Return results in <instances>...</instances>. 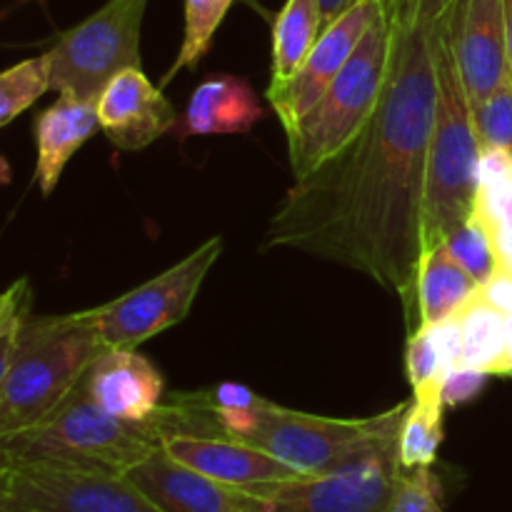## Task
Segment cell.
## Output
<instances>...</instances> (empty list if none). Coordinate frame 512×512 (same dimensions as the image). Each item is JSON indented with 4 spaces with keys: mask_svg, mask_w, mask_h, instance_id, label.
I'll return each instance as SVG.
<instances>
[{
    "mask_svg": "<svg viewBox=\"0 0 512 512\" xmlns=\"http://www.w3.org/2000/svg\"><path fill=\"white\" fill-rule=\"evenodd\" d=\"M83 383L93 403L123 423H150L165 400L163 375L138 350L105 348Z\"/></svg>",
    "mask_w": 512,
    "mask_h": 512,
    "instance_id": "obj_16",
    "label": "cell"
},
{
    "mask_svg": "<svg viewBox=\"0 0 512 512\" xmlns=\"http://www.w3.org/2000/svg\"><path fill=\"white\" fill-rule=\"evenodd\" d=\"M358 3V0H320V8H323V28L333 23L343 10H348L350 5ZM388 3V0H385Z\"/></svg>",
    "mask_w": 512,
    "mask_h": 512,
    "instance_id": "obj_33",
    "label": "cell"
},
{
    "mask_svg": "<svg viewBox=\"0 0 512 512\" xmlns=\"http://www.w3.org/2000/svg\"><path fill=\"white\" fill-rule=\"evenodd\" d=\"M25 320H28V318H20V320H15V323L10 325V328L5 330L3 335H0V385H3V380H5V373H8V368H10V360H13L15 350H18L20 330H23Z\"/></svg>",
    "mask_w": 512,
    "mask_h": 512,
    "instance_id": "obj_32",
    "label": "cell"
},
{
    "mask_svg": "<svg viewBox=\"0 0 512 512\" xmlns=\"http://www.w3.org/2000/svg\"><path fill=\"white\" fill-rule=\"evenodd\" d=\"M445 440V405L440 383L413 390L398 433V465L403 470L433 468Z\"/></svg>",
    "mask_w": 512,
    "mask_h": 512,
    "instance_id": "obj_22",
    "label": "cell"
},
{
    "mask_svg": "<svg viewBox=\"0 0 512 512\" xmlns=\"http://www.w3.org/2000/svg\"><path fill=\"white\" fill-rule=\"evenodd\" d=\"M470 110L480 150L493 148L512 153V80H503L488 98Z\"/></svg>",
    "mask_w": 512,
    "mask_h": 512,
    "instance_id": "obj_26",
    "label": "cell"
},
{
    "mask_svg": "<svg viewBox=\"0 0 512 512\" xmlns=\"http://www.w3.org/2000/svg\"><path fill=\"white\" fill-rule=\"evenodd\" d=\"M0 490L35 512H163L125 475L0 460Z\"/></svg>",
    "mask_w": 512,
    "mask_h": 512,
    "instance_id": "obj_9",
    "label": "cell"
},
{
    "mask_svg": "<svg viewBox=\"0 0 512 512\" xmlns=\"http://www.w3.org/2000/svg\"><path fill=\"white\" fill-rule=\"evenodd\" d=\"M263 120L253 85L238 75H213L193 90L185 108V135H245Z\"/></svg>",
    "mask_w": 512,
    "mask_h": 512,
    "instance_id": "obj_18",
    "label": "cell"
},
{
    "mask_svg": "<svg viewBox=\"0 0 512 512\" xmlns=\"http://www.w3.org/2000/svg\"><path fill=\"white\" fill-rule=\"evenodd\" d=\"M148 0H108L65 30L45 53L50 90L98 100L105 85L128 68H140V25Z\"/></svg>",
    "mask_w": 512,
    "mask_h": 512,
    "instance_id": "obj_7",
    "label": "cell"
},
{
    "mask_svg": "<svg viewBox=\"0 0 512 512\" xmlns=\"http://www.w3.org/2000/svg\"><path fill=\"white\" fill-rule=\"evenodd\" d=\"M505 40H508V73L512 80V0H505Z\"/></svg>",
    "mask_w": 512,
    "mask_h": 512,
    "instance_id": "obj_34",
    "label": "cell"
},
{
    "mask_svg": "<svg viewBox=\"0 0 512 512\" xmlns=\"http://www.w3.org/2000/svg\"><path fill=\"white\" fill-rule=\"evenodd\" d=\"M490 375L485 370L468 368V365H455L453 370L440 378V398H443L445 408H458V405L470 403L483 393L485 383Z\"/></svg>",
    "mask_w": 512,
    "mask_h": 512,
    "instance_id": "obj_29",
    "label": "cell"
},
{
    "mask_svg": "<svg viewBox=\"0 0 512 512\" xmlns=\"http://www.w3.org/2000/svg\"><path fill=\"white\" fill-rule=\"evenodd\" d=\"M98 123L118 150H143L178 125V113L143 68L120 70L95 100Z\"/></svg>",
    "mask_w": 512,
    "mask_h": 512,
    "instance_id": "obj_14",
    "label": "cell"
},
{
    "mask_svg": "<svg viewBox=\"0 0 512 512\" xmlns=\"http://www.w3.org/2000/svg\"><path fill=\"white\" fill-rule=\"evenodd\" d=\"M103 350L88 310L25 320L0 385V438L23 433L58 410Z\"/></svg>",
    "mask_w": 512,
    "mask_h": 512,
    "instance_id": "obj_2",
    "label": "cell"
},
{
    "mask_svg": "<svg viewBox=\"0 0 512 512\" xmlns=\"http://www.w3.org/2000/svg\"><path fill=\"white\" fill-rule=\"evenodd\" d=\"M323 33L320 0H285L273 23V58H270V85L280 88L290 83L313 45Z\"/></svg>",
    "mask_w": 512,
    "mask_h": 512,
    "instance_id": "obj_21",
    "label": "cell"
},
{
    "mask_svg": "<svg viewBox=\"0 0 512 512\" xmlns=\"http://www.w3.org/2000/svg\"><path fill=\"white\" fill-rule=\"evenodd\" d=\"M98 128L95 100L70 93H58V100L38 115L35 120V145H38L35 180L40 185V193H53L65 165L93 138Z\"/></svg>",
    "mask_w": 512,
    "mask_h": 512,
    "instance_id": "obj_17",
    "label": "cell"
},
{
    "mask_svg": "<svg viewBox=\"0 0 512 512\" xmlns=\"http://www.w3.org/2000/svg\"><path fill=\"white\" fill-rule=\"evenodd\" d=\"M405 373H408V383L413 390L440 383V378L445 375L443 360L435 348L430 328H418L410 333L408 345H405Z\"/></svg>",
    "mask_w": 512,
    "mask_h": 512,
    "instance_id": "obj_28",
    "label": "cell"
},
{
    "mask_svg": "<svg viewBox=\"0 0 512 512\" xmlns=\"http://www.w3.org/2000/svg\"><path fill=\"white\" fill-rule=\"evenodd\" d=\"M393 20L388 10L370 25L355 53L330 83L315 108L288 135L295 180L328 163L365 123L378 105L393 60Z\"/></svg>",
    "mask_w": 512,
    "mask_h": 512,
    "instance_id": "obj_6",
    "label": "cell"
},
{
    "mask_svg": "<svg viewBox=\"0 0 512 512\" xmlns=\"http://www.w3.org/2000/svg\"><path fill=\"white\" fill-rule=\"evenodd\" d=\"M480 290L483 288L448 253L445 243L428 248L418 268V328L453 318Z\"/></svg>",
    "mask_w": 512,
    "mask_h": 512,
    "instance_id": "obj_19",
    "label": "cell"
},
{
    "mask_svg": "<svg viewBox=\"0 0 512 512\" xmlns=\"http://www.w3.org/2000/svg\"><path fill=\"white\" fill-rule=\"evenodd\" d=\"M0 512H35V510H30L28 505H23V503H18L15 498H10L5 490H0Z\"/></svg>",
    "mask_w": 512,
    "mask_h": 512,
    "instance_id": "obj_35",
    "label": "cell"
},
{
    "mask_svg": "<svg viewBox=\"0 0 512 512\" xmlns=\"http://www.w3.org/2000/svg\"><path fill=\"white\" fill-rule=\"evenodd\" d=\"M385 10H388L385 0H358V3L350 5L333 23L325 25L318 43L313 45L295 78L280 88H268L265 95H268L278 120L283 123L285 135L293 133L300 120L315 108V103L323 98L325 90L338 78V73L345 68L360 40L365 38L370 25Z\"/></svg>",
    "mask_w": 512,
    "mask_h": 512,
    "instance_id": "obj_11",
    "label": "cell"
},
{
    "mask_svg": "<svg viewBox=\"0 0 512 512\" xmlns=\"http://www.w3.org/2000/svg\"><path fill=\"white\" fill-rule=\"evenodd\" d=\"M223 253V238L213 235L200 248L185 255L173 268L148 283L118 295L110 303L90 308V320L105 348L138 350L140 343L183 323L210 273Z\"/></svg>",
    "mask_w": 512,
    "mask_h": 512,
    "instance_id": "obj_8",
    "label": "cell"
},
{
    "mask_svg": "<svg viewBox=\"0 0 512 512\" xmlns=\"http://www.w3.org/2000/svg\"><path fill=\"white\" fill-rule=\"evenodd\" d=\"M125 478L163 512H243L248 493L218 483L175 460L163 445L145 455Z\"/></svg>",
    "mask_w": 512,
    "mask_h": 512,
    "instance_id": "obj_15",
    "label": "cell"
},
{
    "mask_svg": "<svg viewBox=\"0 0 512 512\" xmlns=\"http://www.w3.org/2000/svg\"><path fill=\"white\" fill-rule=\"evenodd\" d=\"M233 3L235 0H185L183 43H180L178 55L165 73L163 83H170L180 70L195 68L205 58Z\"/></svg>",
    "mask_w": 512,
    "mask_h": 512,
    "instance_id": "obj_24",
    "label": "cell"
},
{
    "mask_svg": "<svg viewBox=\"0 0 512 512\" xmlns=\"http://www.w3.org/2000/svg\"><path fill=\"white\" fill-rule=\"evenodd\" d=\"M30 303H33V293H30L28 280H18L10 285L5 293H0V335L20 318L30 315Z\"/></svg>",
    "mask_w": 512,
    "mask_h": 512,
    "instance_id": "obj_31",
    "label": "cell"
},
{
    "mask_svg": "<svg viewBox=\"0 0 512 512\" xmlns=\"http://www.w3.org/2000/svg\"><path fill=\"white\" fill-rule=\"evenodd\" d=\"M470 108L488 98L508 73L505 0H458L443 20Z\"/></svg>",
    "mask_w": 512,
    "mask_h": 512,
    "instance_id": "obj_12",
    "label": "cell"
},
{
    "mask_svg": "<svg viewBox=\"0 0 512 512\" xmlns=\"http://www.w3.org/2000/svg\"><path fill=\"white\" fill-rule=\"evenodd\" d=\"M435 118L425 160L423 253L445 243L475 210L480 143L445 25H435Z\"/></svg>",
    "mask_w": 512,
    "mask_h": 512,
    "instance_id": "obj_3",
    "label": "cell"
},
{
    "mask_svg": "<svg viewBox=\"0 0 512 512\" xmlns=\"http://www.w3.org/2000/svg\"><path fill=\"white\" fill-rule=\"evenodd\" d=\"M445 248H448V253L463 265L465 273H468L480 288L493 283L500 275V258L498 248H495L493 230H490L488 220H485L478 210H473L470 218L448 235Z\"/></svg>",
    "mask_w": 512,
    "mask_h": 512,
    "instance_id": "obj_23",
    "label": "cell"
},
{
    "mask_svg": "<svg viewBox=\"0 0 512 512\" xmlns=\"http://www.w3.org/2000/svg\"><path fill=\"white\" fill-rule=\"evenodd\" d=\"M50 90L48 58H28L0 73V128L13 123L40 95Z\"/></svg>",
    "mask_w": 512,
    "mask_h": 512,
    "instance_id": "obj_25",
    "label": "cell"
},
{
    "mask_svg": "<svg viewBox=\"0 0 512 512\" xmlns=\"http://www.w3.org/2000/svg\"><path fill=\"white\" fill-rule=\"evenodd\" d=\"M440 493L443 488L433 468H400L385 512H445Z\"/></svg>",
    "mask_w": 512,
    "mask_h": 512,
    "instance_id": "obj_27",
    "label": "cell"
},
{
    "mask_svg": "<svg viewBox=\"0 0 512 512\" xmlns=\"http://www.w3.org/2000/svg\"><path fill=\"white\" fill-rule=\"evenodd\" d=\"M408 403L370 418H325L268 400L235 440L265 450L303 475H325L398 445Z\"/></svg>",
    "mask_w": 512,
    "mask_h": 512,
    "instance_id": "obj_5",
    "label": "cell"
},
{
    "mask_svg": "<svg viewBox=\"0 0 512 512\" xmlns=\"http://www.w3.org/2000/svg\"><path fill=\"white\" fill-rule=\"evenodd\" d=\"M160 445L188 468L245 493L303 478V473L285 465L283 460L228 435L168 433L160 438Z\"/></svg>",
    "mask_w": 512,
    "mask_h": 512,
    "instance_id": "obj_13",
    "label": "cell"
},
{
    "mask_svg": "<svg viewBox=\"0 0 512 512\" xmlns=\"http://www.w3.org/2000/svg\"><path fill=\"white\" fill-rule=\"evenodd\" d=\"M460 330V365L505 375L508 353V313L480 290L453 315Z\"/></svg>",
    "mask_w": 512,
    "mask_h": 512,
    "instance_id": "obj_20",
    "label": "cell"
},
{
    "mask_svg": "<svg viewBox=\"0 0 512 512\" xmlns=\"http://www.w3.org/2000/svg\"><path fill=\"white\" fill-rule=\"evenodd\" d=\"M458 0H388V15L398 25H425L435 28L448 18Z\"/></svg>",
    "mask_w": 512,
    "mask_h": 512,
    "instance_id": "obj_30",
    "label": "cell"
},
{
    "mask_svg": "<svg viewBox=\"0 0 512 512\" xmlns=\"http://www.w3.org/2000/svg\"><path fill=\"white\" fill-rule=\"evenodd\" d=\"M398 445L325 475H303L248 493L243 512H385L398 475Z\"/></svg>",
    "mask_w": 512,
    "mask_h": 512,
    "instance_id": "obj_10",
    "label": "cell"
},
{
    "mask_svg": "<svg viewBox=\"0 0 512 512\" xmlns=\"http://www.w3.org/2000/svg\"><path fill=\"white\" fill-rule=\"evenodd\" d=\"M160 445L153 423H123L93 403L80 383L58 410L23 433L0 438V460H38L125 475Z\"/></svg>",
    "mask_w": 512,
    "mask_h": 512,
    "instance_id": "obj_4",
    "label": "cell"
},
{
    "mask_svg": "<svg viewBox=\"0 0 512 512\" xmlns=\"http://www.w3.org/2000/svg\"><path fill=\"white\" fill-rule=\"evenodd\" d=\"M388 85L368 123L320 168L295 180L263 248L345 265L400 300L418 330L423 190L435 118V28L393 23Z\"/></svg>",
    "mask_w": 512,
    "mask_h": 512,
    "instance_id": "obj_1",
    "label": "cell"
}]
</instances>
